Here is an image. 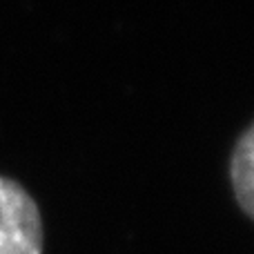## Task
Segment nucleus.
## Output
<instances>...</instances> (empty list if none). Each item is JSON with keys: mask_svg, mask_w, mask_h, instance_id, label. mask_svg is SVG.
I'll list each match as a JSON object with an SVG mask.
<instances>
[{"mask_svg": "<svg viewBox=\"0 0 254 254\" xmlns=\"http://www.w3.org/2000/svg\"><path fill=\"white\" fill-rule=\"evenodd\" d=\"M43 214L29 190L0 174V254H43Z\"/></svg>", "mask_w": 254, "mask_h": 254, "instance_id": "f257e3e1", "label": "nucleus"}, {"mask_svg": "<svg viewBox=\"0 0 254 254\" xmlns=\"http://www.w3.org/2000/svg\"><path fill=\"white\" fill-rule=\"evenodd\" d=\"M228 174L237 205L248 219H254V125H248L234 143Z\"/></svg>", "mask_w": 254, "mask_h": 254, "instance_id": "f03ea898", "label": "nucleus"}]
</instances>
